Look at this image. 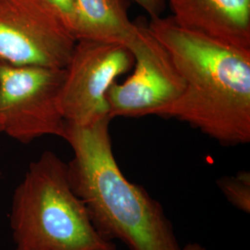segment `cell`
<instances>
[{"label":"cell","instance_id":"6da1fadb","mask_svg":"<svg viewBox=\"0 0 250 250\" xmlns=\"http://www.w3.org/2000/svg\"><path fill=\"white\" fill-rule=\"evenodd\" d=\"M149 31L185 81L178 99L154 115L176 118L224 146L250 141V49L227 45L152 18Z\"/></svg>","mask_w":250,"mask_h":250},{"label":"cell","instance_id":"7a4b0ae2","mask_svg":"<svg viewBox=\"0 0 250 250\" xmlns=\"http://www.w3.org/2000/svg\"><path fill=\"white\" fill-rule=\"evenodd\" d=\"M106 117L88 125L66 123L63 139L72 147L69 184L85 207L91 223L107 241L130 250H182L161 203L125 178L112 151Z\"/></svg>","mask_w":250,"mask_h":250},{"label":"cell","instance_id":"3957f363","mask_svg":"<svg viewBox=\"0 0 250 250\" xmlns=\"http://www.w3.org/2000/svg\"><path fill=\"white\" fill-rule=\"evenodd\" d=\"M15 250H116L91 223L69 184L67 164L45 151L15 189L10 212Z\"/></svg>","mask_w":250,"mask_h":250},{"label":"cell","instance_id":"277c9868","mask_svg":"<svg viewBox=\"0 0 250 250\" xmlns=\"http://www.w3.org/2000/svg\"><path fill=\"white\" fill-rule=\"evenodd\" d=\"M65 68L0 62V117L4 133L20 143L44 135L63 138L60 95Z\"/></svg>","mask_w":250,"mask_h":250},{"label":"cell","instance_id":"5b68a950","mask_svg":"<svg viewBox=\"0 0 250 250\" xmlns=\"http://www.w3.org/2000/svg\"><path fill=\"white\" fill-rule=\"evenodd\" d=\"M133 65L134 57L124 45L78 40L60 95L65 122L88 125L109 116L107 91Z\"/></svg>","mask_w":250,"mask_h":250},{"label":"cell","instance_id":"8992f818","mask_svg":"<svg viewBox=\"0 0 250 250\" xmlns=\"http://www.w3.org/2000/svg\"><path fill=\"white\" fill-rule=\"evenodd\" d=\"M76 39L35 0H0V62L64 69Z\"/></svg>","mask_w":250,"mask_h":250},{"label":"cell","instance_id":"52a82bcc","mask_svg":"<svg viewBox=\"0 0 250 250\" xmlns=\"http://www.w3.org/2000/svg\"><path fill=\"white\" fill-rule=\"evenodd\" d=\"M127 48L134 57V72L124 83L115 82L107 91L109 116L154 115L178 99L185 90V81L168 50L148 27L138 25Z\"/></svg>","mask_w":250,"mask_h":250},{"label":"cell","instance_id":"ba28073f","mask_svg":"<svg viewBox=\"0 0 250 250\" xmlns=\"http://www.w3.org/2000/svg\"><path fill=\"white\" fill-rule=\"evenodd\" d=\"M172 20L184 29L250 49V0H168Z\"/></svg>","mask_w":250,"mask_h":250},{"label":"cell","instance_id":"9c48e42d","mask_svg":"<svg viewBox=\"0 0 250 250\" xmlns=\"http://www.w3.org/2000/svg\"><path fill=\"white\" fill-rule=\"evenodd\" d=\"M137 30L138 25L128 18L125 0H74L72 34L76 41H98L127 48Z\"/></svg>","mask_w":250,"mask_h":250},{"label":"cell","instance_id":"30bf717a","mask_svg":"<svg viewBox=\"0 0 250 250\" xmlns=\"http://www.w3.org/2000/svg\"><path fill=\"white\" fill-rule=\"evenodd\" d=\"M217 186L234 208L245 213L250 212V173L241 170L233 176H223Z\"/></svg>","mask_w":250,"mask_h":250},{"label":"cell","instance_id":"8fae6325","mask_svg":"<svg viewBox=\"0 0 250 250\" xmlns=\"http://www.w3.org/2000/svg\"><path fill=\"white\" fill-rule=\"evenodd\" d=\"M45 9L51 11L72 33L74 18V0H35Z\"/></svg>","mask_w":250,"mask_h":250},{"label":"cell","instance_id":"7c38bea8","mask_svg":"<svg viewBox=\"0 0 250 250\" xmlns=\"http://www.w3.org/2000/svg\"><path fill=\"white\" fill-rule=\"evenodd\" d=\"M142 7L149 15L150 18L161 17L165 9V0H133Z\"/></svg>","mask_w":250,"mask_h":250},{"label":"cell","instance_id":"4fadbf2b","mask_svg":"<svg viewBox=\"0 0 250 250\" xmlns=\"http://www.w3.org/2000/svg\"><path fill=\"white\" fill-rule=\"evenodd\" d=\"M182 250H206V249L198 243H188L182 248Z\"/></svg>","mask_w":250,"mask_h":250},{"label":"cell","instance_id":"5bb4252c","mask_svg":"<svg viewBox=\"0 0 250 250\" xmlns=\"http://www.w3.org/2000/svg\"><path fill=\"white\" fill-rule=\"evenodd\" d=\"M4 133V129H3V123H2V120H1V117H0V134Z\"/></svg>","mask_w":250,"mask_h":250},{"label":"cell","instance_id":"9a60e30c","mask_svg":"<svg viewBox=\"0 0 250 250\" xmlns=\"http://www.w3.org/2000/svg\"><path fill=\"white\" fill-rule=\"evenodd\" d=\"M1 176H2V173H1V171H0V178H1Z\"/></svg>","mask_w":250,"mask_h":250}]
</instances>
